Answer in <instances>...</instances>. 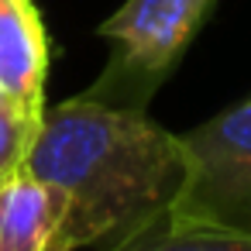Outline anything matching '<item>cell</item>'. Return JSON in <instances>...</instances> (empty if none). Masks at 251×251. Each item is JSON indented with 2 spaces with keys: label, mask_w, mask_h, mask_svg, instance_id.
Masks as SVG:
<instances>
[{
  "label": "cell",
  "mask_w": 251,
  "mask_h": 251,
  "mask_svg": "<svg viewBox=\"0 0 251 251\" xmlns=\"http://www.w3.org/2000/svg\"><path fill=\"white\" fill-rule=\"evenodd\" d=\"M25 169L66 200L59 244L110 248L162 224L186 186V151L148 107L90 93L45 107Z\"/></svg>",
  "instance_id": "1"
},
{
  "label": "cell",
  "mask_w": 251,
  "mask_h": 251,
  "mask_svg": "<svg viewBox=\"0 0 251 251\" xmlns=\"http://www.w3.org/2000/svg\"><path fill=\"white\" fill-rule=\"evenodd\" d=\"M213 7L217 0H124L97 28V35L110 45V59L86 93L107 103L148 107L155 90L182 62Z\"/></svg>",
  "instance_id": "2"
},
{
  "label": "cell",
  "mask_w": 251,
  "mask_h": 251,
  "mask_svg": "<svg viewBox=\"0 0 251 251\" xmlns=\"http://www.w3.org/2000/svg\"><path fill=\"white\" fill-rule=\"evenodd\" d=\"M186 186L165 220L251 230V97L179 134Z\"/></svg>",
  "instance_id": "3"
},
{
  "label": "cell",
  "mask_w": 251,
  "mask_h": 251,
  "mask_svg": "<svg viewBox=\"0 0 251 251\" xmlns=\"http://www.w3.org/2000/svg\"><path fill=\"white\" fill-rule=\"evenodd\" d=\"M49 31L35 0H0V100L45 117Z\"/></svg>",
  "instance_id": "4"
},
{
  "label": "cell",
  "mask_w": 251,
  "mask_h": 251,
  "mask_svg": "<svg viewBox=\"0 0 251 251\" xmlns=\"http://www.w3.org/2000/svg\"><path fill=\"white\" fill-rule=\"evenodd\" d=\"M66 200L55 186L28 169L0 182V251H52L62 248Z\"/></svg>",
  "instance_id": "5"
},
{
  "label": "cell",
  "mask_w": 251,
  "mask_h": 251,
  "mask_svg": "<svg viewBox=\"0 0 251 251\" xmlns=\"http://www.w3.org/2000/svg\"><path fill=\"white\" fill-rule=\"evenodd\" d=\"M100 251H251V230L162 220V224H155L121 244L100 248Z\"/></svg>",
  "instance_id": "6"
},
{
  "label": "cell",
  "mask_w": 251,
  "mask_h": 251,
  "mask_svg": "<svg viewBox=\"0 0 251 251\" xmlns=\"http://www.w3.org/2000/svg\"><path fill=\"white\" fill-rule=\"evenodd\" d=\"M42 117H31L0 100V182L18 176L28 162V151L38 138Z\"/></svg>",
  "instance_id": "7"
},
{
  "label": "cell",
  "mask_w": 251,
  "mask_h": 251,
  "mask_svg": "<svg viewBox=\"0 0 251 251\" xmlns=\"http://www.w3.org/2000/svg\"><path fill=\"white\" fill-rule=\"evenodd\" d=\"M52 251H66V248H52Z\"/></svg>",
  "instance_id": "8"
}]
</instances>
